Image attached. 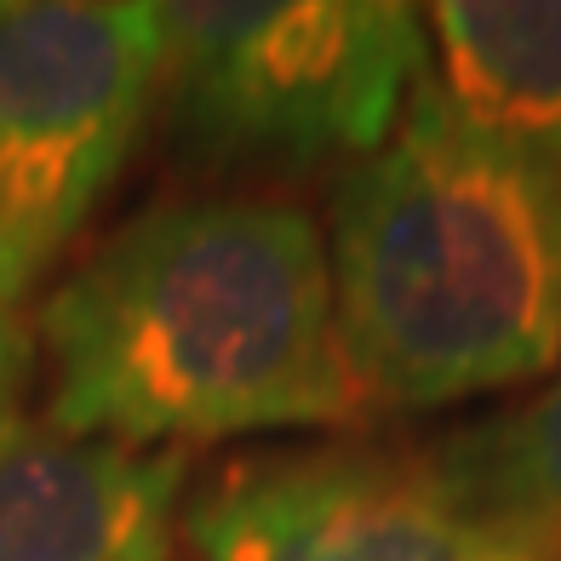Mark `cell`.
Returning a JSON list of instances; mask_svg holds the SVG:
<instances>
[{"label": "cell", "instance_id": "obj_1", "mask_svg": "<svg viewBox=\"0 0 561 561\" xmlns=\"http://www.w3.org/2000/svg\"><path fill=\"white\" fill-rule=\"evenodd\" d=\"M41 419L64 436L190 453L275 430H362L321 224L270 195L133 213L30 321Z\"/></svg>", "mask_w": 561, "mask_h": 561}, {"label": "cell", "instance_id": "obj_2", "mask_svg": "<svg viewBox=\"0 0 561 561\" xmlns=\"http://www.w3.org/2000/svg\"><path fill=\"white\" fill-rule=\"evenodd\" d=\"M321 241L373 413H436L561 362V190L481 133L436 69L339 172Z\"/></svg>", "mask_w": 561, "mask_h": 561}, {"label": "cell", "instance_id": "obj_3", "mask_svg": "<svg viewBox=\"0 0 561 561\" xmlns=\"http://www.w3.org/2000/svg\"><path fill=\"white\" fill-rule=\"evenodd\" d=\"M430 75L407 0H184L161 7L156 115L184 167L293 178L355 167Z\"/></svg>", "mask_w": 561, "mask_h": 561}, {"label": "cell", "instance_id": "obj_4", "mask_svg": "<svg viewBox=\"0 0 561 561\" xmlns=\"http://www.w3.org/2000/svg\"><path fill=\"white\" fill-rule=\"evenodd\" d=\"M161 7L0 0V275L23 304L156 115Z\"/></svg>", "mask_w": 561, "mask_h": 561}, {"label": "cell", "instance_id": "obj_5", "mask_svg": "<svg viewBox=\"0 0 561 561\" xmlns=\"http://www.w3.org/2000/svg\"><path fill=\"white\" fill-rule=\"evenodd\" d=\"M195 561H527L493 539L424 447L367 436L229 458L184 499Z\"/></svg>", "mask_w": 561, "mask_h": 561}, {"label": "cell", "instance_id": "obj_6", "mask_svg": "<svg viewBox=\"0 0 561 561\" xmlns=\"http://www.w3.org/2000/svg\"><path fill=\"white\" fill-rule=\"evenodd\" d=\"M30 390V321L0 316V561H172L190 453L64 436Z\"/></svg>", "mask_w": 561, "mask_h": 561}, {"label": "cell", "instance_id": "obj_7", "mask_svg": "<svg viewBox=\"0 0 561 561\" xmlns=\"http://www.w3.org/2000/svg\"><path fill=\"white\" fill-rule=\"evenodd\" d=\"M424 18L442 92L561 190V0H442Z\"/></svg>", "mask_w": 561, "mask_h": 561}, {"label": "cell", "instance_id": "obj_8", "mask_svg": "<svg viewBox=\"0 0 561 561\" xmlns=\"http://www.w3.org/2000/svg\"><path fill=\"white\" fill-rule=\"evenodd\" d=\"M424 458L493 539L527 561H561V362L533 396L424 442Z\"/></svg>", "mask_w": 561, "mask_h": 561}, {"label": "cell", "instance_id": "obj_9", "mask_svg": "<svg viewBox=\"0 0 561 561\" xmlns=\"http://www.w3.org/2000/svg\"><path fill=\"white\" fill-rule=\"evenodd\" d=\"M0 316H23V304L12 298V287H7V275H0Z\"/></svg>", "mask_w": 561, "mask_h": 561}]
</instances>
